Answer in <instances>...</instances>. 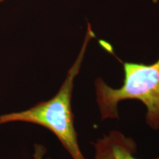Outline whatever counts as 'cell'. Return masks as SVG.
Wrapping results in <instances>:
<instances>
[{"instance_id":"2","label":"cell","mask_w":159,"mask_h":159,"mask_svg":"<svg viewBox=\"0 0 159 159\" xmlns=\"http://www.w3.org/2000/svg\"><path fill=\"white\" fill-rule=\"evenodd\" d=\"M124 80L119 88H113L100 77L95 80L96 102L102 120L119 118L118 105L127 99H136L146 107V122L159 130V57L151 64L123 63Z\"/></svg>"},{"instance_id":"1","label":"cell","mask_w":159,"mask_h":159,"mask_svg":"<svg viewBox=\"0 0 159 159\" xmlns=\"http://www.w3.org/2000/svg\"><path fill=\"white\" fill-rule=\"evenodd\" d=\"M94 35L92 30L89 29L79 55L55 96L27 110L1 115L0 125L8 122H22L42 126L58 139L71 159H85L79 146L75 128L71 99L75 80L80 70L87 44Z\"/></svg>"},{"instance_id":"3","label":"cell","mask_w":159,"mask_h":159,"mask_svg":"<svg viewBox=\"0 0 159 159\" xmlns=\"http://www.w3.org/2000/svg\"><path fill=\"white\" fill-rule=\"evenodd\" d=\"M94 159H139L137 144L130 137L122 133L112 130L94 142ZM154 159H159V157Z\"/></svg>"},{"instance_id":"5","label":"cell","mask_w":159,"mask_h":159,"mask_svg":"<svg viewBox=\"0 0 159 159\" xmlns=\"http://www.w3.org/2000/svg\"><path fill=\"white\" fill-rule=\"evenodd\" d=\"M2 1H4V0H0V2H2Z\"/></svg>"},{"instance_id":"4","label":"cell","mask_w":159,"mask_h":159,"mask_svg":"<svg viewBox=\"0 0 159 159\" xmlns=\"http://www.w3.org/2000/svg\"><path fill=\"white\" fill-rule=\"evenodd\" d=\"M47 150L43 145L35 144L34 146V153H33V159H50L46 157Z\"/></svg>"}]
</instances>
